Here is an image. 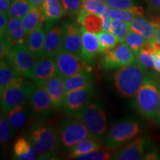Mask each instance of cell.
Returning <instances> with one entry per match:
<instances>
[{
  "instance_id": "obj_1",
  "label": "cell",
  "mask_w": 160,
  "mask_h": 160,
  "mask_svg": "<svg viewBox=\"0 0 160 160\" xmlns=\"http://www.w3.org/2000/svg\"><path fill=\"white\" fill-rule=\"evenodd\" d=\"M24 136L39 155V159H57L61 145L59 128L44 119L31 118L26 126Z\"/></svg>"
},
{
  "instance_id": "obj_2",
  "label": "cell",
  "mask_w": 160,
  "mask_h": 160,
  "mask_svg": "<svg viewBox=\"0 0 160 160\" xmlns=\"http://www.w3.org/2000/svg\"><path fill=\"white\" fill-rule=\"evenodd\" d=\"M159 97L160 77L155 72H148L135 96V108L145 119L157 121Z\"/></svg>"
},
{
  "instance_id": "obj_3",
  "label": "cell",
  "mask_w": 160,
  "mask_h": 160,
  "mask_svg": "<svg viewBox=\"0 0 160 160\" xmlns=\"http://www.w3.org/2000/svg\"><path fill=\"white\" fill-rule=\"evenodd\" d=\"M146 70L137 62L118 68L113 74V85L124 98L135 97L146 76Z\"/></svg>"
},
{
  "instance_id": "obj_4",
  "label": "cell",
  "mask_w": 160,
  "mask_h": 160,
  "mask_svg": "<svg viewBox=\"0 0 160 160\" xmlns=\"http://www.w3.org/2000/svg\"><path fill=\"white\" fill-rule=\"evenodd\" d=\"M142 128L139 121L133 117H125L117 120L103 137V145L113 149L131 141L139 134Z\"/></svg>"
},
{
  "instance_id": "obj_5",
  "label": "cell",
  "mask_w": 160,
  "mask_h": 160,
  "mask_svg": "<svg viewBox=\"0 0 160 160\" xmlns=\"http://www.w3.org/2000/svg\"><path fill=\"white\" fill-rule=\"evenodd\" d=\"M35 84L18 77L1 93V109L4 114L19 105L29 104Z\"/></svg>"
},
{
  "instance_id": "obj_6",
  "label": "cell",
  "mask_w": 160,
  "mask_h": 160,
  "mask_svg": "<svg viewBox=\"0 0 160 160\" xmlns=\"http://www.w3.org/2000/svg\"><path fill=\"white\" fill-rule=\"evenodd\" d=\"M88 128L91 136L102 139L108 131L107 117L102 104L91 100L88 105L74 115Z\"/></svg>"
},
{
  "instance_id": "obj_7",
  "label": "cell",
  "mask_w": 160,
  "mask_h": 160,
  "mask_svg": "<svg viewBox=\"0 0 160 160\" xmlns=\"http://www.w3.org/2000/svg\"><path fill=\"white\" fill-rule=\"evenodd\" d=\"M59 135L61 146L67 151L91 135L85 124L74 116H67L60 122Z\"/></svg>"
},
{
  "instance_id": "obj_8",
  "label": "cell",
  "mask_w": 160,
  "mask_h": 160,
  "mask_svg": "<svg viewBox=\"0 0 160 160\" xmlns=\"http://www.w3.org/2000/svg\"><path fill=\"white\" fill-rule=\"evenodd\" d=\"M100 64L105 70H113L136 62L135 53L125 42H120L113 48L102 53Z\"/></svg>"
},
{
  "instance_id": "obj_9",
  "label": "cell",
  "mask_w": 160,
  "mask_h": 160,
  "mask_svg": "<svg viewBox=\"0 0 160 160\" xmlns=\"http://www.w3.org/2000/svg\"><path fill=\"white\" fill-rule=\"evenodd\" d=\"M6 59L20 77L31 79L38 59L32 54L25 42H24L14 46Z\"/></svg>"
},
{
  "instance_id": "obj_10",
  "label": "cell",
  "mask_w": 160,
  "mask_h": 160,
  "mask_svg": "<svg viewBox=\"0 0 160 160\" xmlns=\"http://www.w3.org/2000/svg\"><path fill=\"white\" fill-rule=\"evenodd\" d=\"M57 73L63 79L77 74L79 72L92 71L91 65L80 55L62 50L54 57Z\"/></svg>"
},
{
  "instance_id": "obj_11",
  "label": "cell",
  "mask_w": 160,
  "mask_h": 160,
  "mask_svg": "<svg viewBox=\"0 0 160 160\" xmlns=\"http://www.w3.org/2000/svg\"><path fill=\"white\" fill-rule=\"evenodd\" d=\"M93 94V86L66 93L62 110L66 116H74L88 105Z\"/></svg>"
},
{
  "instance_id": "obj_12",
  "label": "cell",
  "mask_w": 160,
  "mask_h": 160,
  "mask_svg": "<svg viewBox=\"0 0 160 160\" xmlns=\"http://www.w3.org/2000/svg\"><path fill=\"white\" fill-rule=\"evenodd\" d=\"M62 28V51L81 56L82 28L77 21L65 20Z\"/></svg>"
},
{
  "instance_id": "obj_13",
  "label": "cell",
  "mask_w": 160,
  "mask_h": 160,
  "mask_svg": "<svg viewBox=\"0 0 160 160\" xmlns=\"http://www.w3.org/2000/svg\"><path fill=\"white\" fill-rule=\"evenodd\" d=\"M29 105L33 115L40 119L48 117L53 111V104L48 92L43 85H35L30 98Z\"/></svg>"
},
{
  "instance_id": "obj_14",
  "label": "cell",
  "mask_w": 160,
  "mask_h": 160,
  "mask_svg": "<svg viewBox=\"0 0 160 160\" xmlns=\"http://www.w3.org/2000/svg\"><path fill=\"white\" fill-rule=\"evenodd\" d=\"M149 142L147 138L137 137L126 144L112 155L111 159L116 160H139L143 159L149 151Z\"/></svg>"
},
{
  "instance_id": "obj_15",
  "label": "cell",
  "mask_w": 160,
  "mask_h": 160,
  "mask_svg": "<svg viewBox=\"0 0 160 160\" xmlns=\"http://www.w3.org/2000/svg\"><path fill=\"white\" fill-rule=\"evenodd\" d=\"M45 27V39L44 55L55 57L62 50V25L54 22H47Z\"/></svg>"
},
{
  "instance_id": "obj_16",
  "label": "cell",
  "mask_w": 160,
  "mask_h": 160,
  "mask_svg": "<svg viewBox=\"0 0 160 160\" xmlns=\"http://www.w3.org/2000/svg\"><path fill=\"white\" fill-rule=\"evenodd\" d=\"M57 74V68L54 57L43 55L38 58L31 79L35 85H43Z\"/></svg>"
},
{
  "instance_id": "obj_17",
  "label": "cell",
  "mask_w": 160,
  "mask_h": 160,
  "mask_svg": "<svg viewBox=\"0 0 160 160\" xmlns=\"http://www.w3.org/2000/svg\"><path fill=\"white\" fill-rule=\"evenodd\" d=\"M160 24V17L145 18L139 17L130 22L131 31L142 35L148 42H155L157 31Z\"/></svg>"
},
{
  "instance_id": "obj_18",
  "label": "cell",
  "mask_w": 160,
  "mask_h": 160,
  "mask_svg": "<svg viewBox=\"0 0 160 160\" xmlns=\"http://www.w3.org/2000/svg\"><path fill=\"white\" fill-rule=\"evenodd\" d=\"M99 53H102V46L97 35L82 29V58L86 62L91 65Z\"/></svg>"
},
{
  "instance_id": "obj_19",
  "label": "cell",
  "mask_w": 160,
  "mask_h": 160,
  "mask_svg": "<svg viewBox=\"0 0 160 160\" xmlns=\"http://www.w3.org/2000/svg\"><path fill=\"white\" fill-rule=\"evenodd\" d=\"M48 92L52 104L55 110L62 109L66 94L64 84V79L59 74H57L43 84Z\"/></svg>"
},
{
  "instance_id": "obj_20",
  "label": "cell",
  "mask_w": 160,
  "mask_h": 160,
  "mask_svg": "<svg viewBox=\"0 0 160 160\" xmlns=\"http://www.w3.org/2000/svg\"><path fill=\"white\" fill-rule=\"evenodd\" d=\"M44 22H42L39 26L26 37L25 44L28 48L34 57H41L44 55V45L45 39V27Z\"/></svg>"
},
{
  "instance_id": "obj_21",
  "label": "cell",
  "mask_w": 160,
  "mask_h": 160,
  "mask_svg": "<svg viewBox=\"0 0 160 160\" xmlns=\"http://www.w3.org/2000/svg\"><path fill=\"white\" fill-rule=\"evenodd\" d=\"M33 112L29 104L19 105L11 110L6 114L8 121L13 130L22 128L33 116Z\"/></svg>"
},
{
  "instance_id": "obj_22",
  "label": "cell",
  "mask_w": 160,
  "mask_h": 160,
  "mask_svg": "<svg viewBox=\"0 0 160 160\" xmlns=\"http://www.w3.org/2000/svg\"><path fill=\"white\" fill-rule=\"evenodd\" d=\"M103 148V142L101 139L93 136H90L76 144L68 150V156L72 159L86 154L90 152Z\"/></svg>"
},
{
  "instance_id": "obj_23",
  "label": "cell",
  "mask_w": 160,
  "mask_h": 160,
  "mask_svg": "<svg viewBox=\"0 0 160 160\" xmlns=\"http://www.w3.org/2000/svg\"><path fill=\"white\" fill-rule=\"evenodd\" d=\"M93 77L91 71H82L64 79L66 93L93 86Z\"/></svg>"
},
{
  "instance_id": "obj_24",
  "label": "cell",
  "mask_w": 160,
  "mask_h": 160,
  "mask_svg": "<svg viewBox=\"0 0 160 160\" xmlns=\"http://www.w3.org/2000/svg\"><path fill=\"white\" fill-rule=\"evenodd\" d=\"M37 152L25 137L16 139L13 149V159L17 160H34L37 159Z\"/></svg>"
},
{
  "instance_id": "obj_25",
  "label": "cell",
  "mask_w": 160,
  "mask_h": 160,
  "mask_svg": "<svg viewBox=\"0 0 160 160\" xmlns=\"http://www.w3.org/2000/svg\"><path fill=\"white\" fill-rule=\"evenodd\" d=\"M160 48L157 42H151L148 41L146 45L141 50L135 53L137 62L143 66L146 70L154 69L155 61L157 59L156 51Z\"/></svg>"
},
{
  "instance_id": "obj_26",
  "label": "cell",
  "mask_w": 160,
  "mask_h": 160,
  "mask_svg": "<svg viewBox=\"0 0 160 160\" xmlns=\"http://www.w3.org/2000/svg\"><path fill=\"white\" fill-rule=\"evenodd\" d=\"M77 22L82 29L96 34L103 31L102 16L89 13L82 10L77 17Z\"/></svg>"
},
{
  "instance_id": "obj_27",
  "label": "cell",
  "mask_w": 160,
  "mask_h": 160,
  "mask_svg": "<svg viewBox=\"0 0 160 160\" xmlns=\"http://www.w3.org/2000/svg\"><path fill=\"white\" fill-rule=\"evenodd\" d=\"M41 12L46 22L57 21L66 13L60 0H44L41 6Z\"/></svg>"
},
{
  "instance_id": "obj_28",
  "label": "cell",
  "mask_w": 160,
  "mask_h": 160,
  "mask_svg": "<svg viewBox=\"0 0 160 160\" xmlns=\"http://www.w3.org/2000/svg\"><path fill=\"white\" fill-rule=\"evenodd\" d=\"M0 37H5L7 38L10 43L13 45V47H14L18 44L25 42L27 35H26L22 25L21 19L9 18L7 33L5 36H0Z\"/></svg>"
},
{
  "instance_id": "obj_29",
  "label": "cell",
  "mask_w": 160,
  "mask_h": 160,
  "mask_svg": "<svg viewBox=\"0 0 160 160\" xmlns=\"http://www.w3.org/2000/svg\"><path fill=\"white\" fill-rule=\"evenodd\" d=\"M109 13L112 19H119L131 22L139 17H144L145 11L143 8L140 6H134L130 9L109 8Z\"/></svg>"
},
{
  "instance_id": "obj_30",
  "label": "cell",
  "mask_w": 160,
  "mask_h": 160,
  "mask_svg": "<svg viewBox=\"0 0 160 160\" xmlns=\"http://www.w3.org/2000/svg\"><path fill=\"white\" fill-rule=\"evenodd\" d=\"M20 76L15 71L7 59H1L0 62V94L2 93L7 87Z\"/></svg>"
},
{
  "instance_id": "obj_31",
  "label": "cell",
  "mask_w": 160,
  "mask_h": 160,
  "mask_svg": "<svg viewBox=\"0 0 160 160\" xmlns=\"http://www.w3.org/2000/svg\"><path fill=\"white\" fill-rule=\"evenodd\" d=\"M21 21L26 35L34 31L42 22H45L42 14L41 9L37 8H33L28 13L22 18Z\"/></svg>"
},
{
  "instance_id": "obj_32",
  "label": "cell",
  "mask_w": 160,
  "mask_h": 160,
  "mask_svg": "<svg viewBox=\"0 0 160 160\" xmlns=\"http://www.w3.org/2000/svg\"><path fill=\"white\" fill-rule=\"evenodd\" d=\"M33 8L29 0H15L11 4V7L8 11L9 18H19L23 17L29 13Z\"/></svg>"
},
{
  "instance_id": "obj_33",
  "label": "cell",
  "mask_w": 160,
  "mask_h": 160,
  "mask_svg": "<svg viewBox=\"0 0 160 160\" xmlns=\"http://www.w3.org/2000/svg\"><path fill=\"white\" fill-rule=\"evenodd\" d=\"M109 31L113 33L120 42H124L128 33L131 31L130 22L119 19H112Z\"/></svg>"
},
{
  "instance_id": "obj_34",
  "label": "cell",
  "mask_w": 160,
  "mask_h": 160,
  "mask_svg": "<svg viewBox=\"0 0 160 160\" xmlns=\"http://www.w3.org/2000/svg\"><path fill=\"white\" fill-rule=\"evenodd\" d=\"M124 42L136 53L146 45L148 40L142 35L139 34L137 32L131 31L125 37Z\"/></svg>"
},
{
  "instance_id": "obj_35",
  "label": "cell",
  "mask_w": 160,
  "mask_h": 160,
  "mask_svg": "<svg viewBox=\"0 0 160 160\" xmlns=\"http://www.w3.org/2000/svg\"><path fill=\"white\" fill-rule=\"evenodd\" d=\"M97 35L102 46V53L107 50L113 48L120 42V40L110 31H102L97 33Z\"/></svg>"
},
{
  "instance_id": "obj_36",
  "label": "cell",
  "mask_w": 160,
  "mask_h": 160,
  "mask_svg": "<svg viewBox=\"0 0 160 160\" xmlns=\"http://www.w3.org/2000/svg\"><path fill=\"white\" fill-rule=\"evenodd\" d=\"M14 130L8 121L7 117L3 113L0 117V141L2 145H6L11 141Z\"/></svg>"
},
{
  "instance_id": "obj_37",
  "label": "cell",
  "mask_w": 160,
  "mask_h": 160,
  "mask_svg": "<svg viewBox=\"0 0 160 160\" xmlns=\"http://www.w3.org/2000/svg\"><path fill=\"white\" fill-rule=\"evenodd\" d=\"M108 8L105 2H101L100 0H84L82 10L89 13L103 16Z\"/></svg>"
},
{
  "instance_id": "obj_38",
  "label": "cell",
  "mask_w": 160,
  "mask_h": 160,
  "mask_svg": "<svg viewBox=\"0 0 160 160\" xmlns=\"http://www.w3.org/2000/svg\"><path fill=\"white\" fill-rule=\"evenodd\" d=\"M65 13L70 17H77L82 11L84 0H60Z\"/></svg>"
},
{
  "instance_id": "obj_39",
  "label": "cell",
  "mask_w": 160,
  "mask_h": 160,
  "mask_svg": "<svg viewBox=\"0 0 160 160\" xmlns=\"http://www.w3.org/2000/svg\"><path fill=\"white\" fill-rule=\"evenodd\" d=\"M113 153H111L110 149L103 147L102 148L90 152L86 154L79 156L75 159L80 160H108L111 159Z\"/></svg>"
},
{
  "instance_id": "obj_40",
  "label": "cell",
  "mask_w": 160,
  "mask_h": 160,
  "mask_svg": "<svg viewBox=\"0 0 160 160\" xmlns=\"http://www.w3.org/2000/svg\"><path fill=\"white\" fill-rule=\"evenodd\" d=\"M106 5L111 8L130 9L136 6L134 0H106Z\"/></svg>"
},
{
  "instance_id": "obj_41",
  "label": "cell",
  "mask_w": 160,
  "mask_h": 160,
  "mask_svg": "<svg viewBox=\"0 0 160 160\" xmlns=\"http://www.w3.org/2000/svg\"><path fill=\"white\" fill-rule=\"evenodd\" d=\"M13 47L5 37H1L0 39V59H5L11 53Z\"/></svg>"
},
{
  "instance_id": "obj_42",
  "label": "cell",
  "mask_w": 160,
  "mask_h": 160,
  "mask_svg": "<svg viewBox=\"0 0 160 160\" xmlns=\"http://www.w3.org/2000/svg\"><path fill=\"white\" fill-rule=\"evenodd\" d=\"M9 17L8 13H0V36H5L8 26Z\"/></svg>"
},
{
  "instance_id": "obj_43",
  "label": "cell",
  "mask_w": 160,
  "mask_h": 160,
  "mask_svg": "<svg viewBox=\"0 0 160 160\" xmlns=\"http://www.w3.org/2000/svg\"><path fill=\"white\" fill-rule=\"evenodd\" d=\"M109 8L106 11V13L102 16V22H103V31H109L110 26H111V23L112 21V19L110 16L109 13Z\"/></svg>"
},
{
  "instance_id": "obj_44",
  "label": "cell",
  "mask_w": 160,
  "mask_h": 160,
  "mask_svg": "<svg viewBox=\"0 0 160 160\" xmlns=\"http://www.w3.org/2000/svg\"><path fill=\"white\" fill-rule=\"evenodd\" d=\"M143 159H146V160L159 159V151H157V149L149 150V151L146 153L145 157H143Z\"/></svg>"
},
{
  "instance_id": "obj_45",
  "label": "cell",
  "mask_w": 160,
  "mask_h": 160,
  "mask_svg": "<svg viewBox=\"0 0 160 160\" xmlns=\"http://www.w3.org/2000/svg\"><path fill=\"white\" fill-rule=\"evenodd\" d=\"M149 9L156 13H160V0H148Z\"/></svg>"
},
{
  "instance_id": "obj_46",
  "label": "cell",
  "mask_w": 160,
  "mask_h": 160,
  "mask_svg": "<svg viewBox=\"0 0 160 160\" xmlns=\"http://www.w3.org/2000/svg\"><path fill=\"white\" fill-rule=\"evenodd\" d=\"M11 2V0H0V13H8Z\"/></svg>"
},
{
  "instance_id": "obj_47",
  "label": "cell",
  "mask_w": 160,
  "mask_h": 160,
  "mask_svg": "<svg viewBox=\"0 0 160 160\" xmlns=\"http://www.w3.org/2000/svg\"><path fill=\"white\" fill-rule=\"evenodd\" d=\"M29 1L31 5L33 6V8H37L41 9L42 4L44 0H29Z\"/></svg>"
},
{
  "instance_id": "obj_48",
  "label": "cell",
  "mask_w": 160,
  "mask_h": 160,
  "mask_svg": "<svg viewBox=\"0 0 160 160\" xmlns=\"http://www.w3.org/2000/svg\"><path fill=\"white\" fill-rule=\"evenodd\" d=\"M154 69L157 71V73H160V58L159 57H157V59H156Z\"/></svg>"
},
{
  "instance_id": "obj_49",
  "label": "cell",
  "mask_w": 160,
  "mask_h": 160,
  "mask_svg": "<svg viewBox=\"0 0 160 160\" xmlns=\"http://www.w3.org/2000/svg\"><path fill=\"white\" fill-rule=\"evenodd\" d=\"M156 42L158 44V45L160 47V24L158 27L157 31V35H156Z\"/></svg>"
},
{
  "instance_id": "obj_50",
  "label": "cell",
  "mask_w": 160,
  "mask_h": 160,
  "mask_svg": "<svg viewBox=\"0 0 160 160\" xmlns=\"http://www.w3.org/2000/svg\"><path fill=\"white\" fill-rule=\"evenodd\" d=\"M157 122L160 123V97H159V105H158V112H157Z\"/></svg>"
},
{
  "instance_id": "obj_51",
  "label": "cell",
  "mask_w": 160,
  "mask_h": 160,
  "mask_svg": "<svg viewBox=\"0 0 160 160\" xmlns=\"http://www.w3.org/2000/svg\"><path fill=\"white\" fill-rule=\"evenodd\" d=\"M156 55H157V57L160 58V48H157V51H156Z\"/></svg>"
},
{
  "instance_id": "obj_52",
  "label": "cell",
  "mask_w": 160,
  "mask_h": 160,
  "mask_svg": "<svg viewBox=\"0 0 160 160\" xmlns=\"http://www.w3.org/2000/svg\"><path fill=\"white\" fill-rule=\"evenodd\" d=\"M100 1H101V2H105L106 0H100Z\"/></svg>"
},
{
  "instance_id": "obj_53",
  "label": "cell",
  "mask_w": 160,
  "mask_h": 160,
  "mask_svg": "<svg viewBox=\"0 0 160 160\" xmlns=\"http://www.w3.org/2000/svg\"><path fill=\"white\" fill-rule=\"evenodd\" d=\"M15 1V0H11V2H14Z\"/></svg>"
}]
</instances>
